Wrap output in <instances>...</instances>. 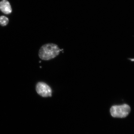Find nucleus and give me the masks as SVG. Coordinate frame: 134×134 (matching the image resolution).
<instances>
[{
	"label": "nucleus",
	"instance_id": "1",
	"mask_svg": "<svg viewBox=\"0 0 134 134\" xmlns=\"http://www.w3.org/2000/svg\"><path fill=\"white\" fill-rule=\"evenodd\" d=\"M60 52V49L57 45L47 43L42 46L40 49L39 57L44 60H49L57 57Z\"/></svg>",
	"mask_w": 134,
	"mask_h": 134
},
{
	"label": "nucleus",
	"instance_id": "5",
	"mask_svg": "<svg viewBox=\"0 0 134 134\" xmlns=\"http://www.w3.org/2000/svg\"><path fill=\"white\" fill-rule=\"evenodd\" d=\"M9 19L4 16H0V25L2 26H5L8 24Z\"/></svg>",
	"mask_w": 134,
	"mask_h": 134
},
{
	"label": "nucleus",
	"instance_id": "3",
	"mask_svg": "<svg viewBox=\"0 0 134 134\" xmlns=\"http://www.w3.org/2000/svg\"><path fill=\"white\" fill-rule=\"evenodd\" d=\"M36 91L38 94L43 97H52V89L49 85L44 82H38L37 83Z\"/></svg>",
	"mask_w": 134,
	"mask_h": 134
},
{
	"label": "nucleus",
	"instance_id": "4",
	"mask_svg": "<svg viewBox=\"0 0 134 134\" xmlns=\"http://www.w3.org/2000/svg\"><path fill=\"white\" fill-rule=\"evenodd\" d=\"M0 10L6 14H9L12 11L11 5L7 0H2L0 2Z\"/></svg>",
	"mask_w": 134,
	"mask_h": 134
},
{
	"label": "nucleus",
	"instance_id": "2",
	"mask_svg": "<svg viewBox=\"0 0 134 134\" xmlns=\"http://www.w3.org/2000/svg\"><path fill=\"white\" fill-rule=\"evenodd\" d=\"M130 110L129 106L124 104L121 105L113 106L110 109V113L113 117L125 118L128 115Z\"/></svg>",
	"mask_w": 134,
	"mask_h": 134
}]
</instances>
